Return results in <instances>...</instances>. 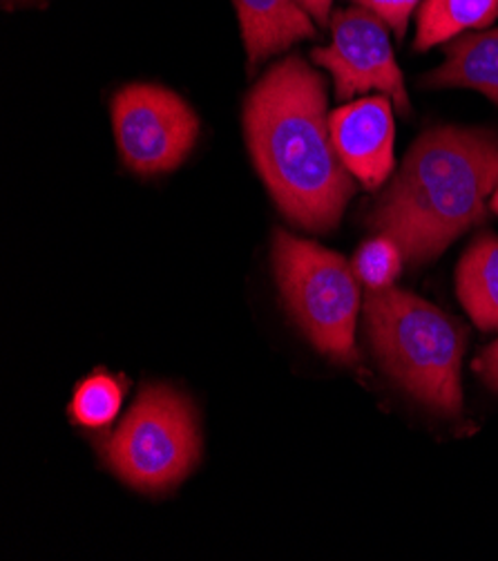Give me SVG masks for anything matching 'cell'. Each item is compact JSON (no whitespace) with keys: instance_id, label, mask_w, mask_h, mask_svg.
<instances>
[{"instance_id":"8fae6325","label":"cell","mask_w":498,"mask_h":561,"mask_svg":"<svg viewBox=\"0 0 498 561\" xmlns=\"http://www.w3.org/2000/svg\"><path fill=\"white\" fill-rule=\"evenodd\" d=\"M456 294L480 331H498V238L483 236L456 268Z\"/></svg>"},{"instance_id":"30bf717a","label":"cell","mask_w":498,"mask_h":561,"mask_svg":"<svg viewBox=\"0 0 498 561\" xmlns=\"http://www.w3.org/2000/svg\"><path fill=\"white\" fill-rule=\"evenodd\" d=\"M422 85L429 90H476L498 105V30L470 32L448 45V59L431 70Z\"/></svg>"},{"instance_id":"4fadbf2b","label":"cell","mask_w":498,"mask_h":561,"mask_svg":"<svg viewBox=\"0 0 498 561\" xmlns=\"http://www.w3.org/2000/svg\"><path fill=\"white\" fill-rule=\"evenodd\" d=\"M124 394V382L117 376L96 371L74 389L70 416L85 430H105L119 416Z\"/></svg>"},{"instance_id":"5b68a950","label":"cell","mask_w":498,"mask_h":561,"mask_svg":"<svg viewBox=\"0 0 498 561\" xmlns=\"http://www.w3.org/2000/svg\"><path fill=\"white\" fill-rule=\"evenodd\" d=\"M105 466L141 492L177 485L199 459L188 401L163 385L141 389L121 425L99 443Z\"/></svg>"},{"instance_id":"ba28073f","label":"cell","mask_w":498,"mask_h":561,"mask_svg":"<svg viewBox=\"0 0 498 561\" xmlns=\"http://www.w3.org/2000/svg\"><path fill=\"white\" fill-rule=\"evenodd\" d=\"M331 141L349 171L367 191L380 188L394 173V103L378 94L351 101L328 115Z\"/></svg>"},{"instance_id":"3957f363","label":"cell","mask_w":498,"mask_h":561,"mask_svg":"<svg viewBox=\"0 0 498 561\" xmlns=\"http://www.w3.org/2000/svg\"><path fill=\"white\" fill-rule=\"evenodd\" d=\"M364 327L382 369L409 397L445 416L461 412L467 331L459 320L392 285L367 291Z\"/></svg>"},{"instance_id":"ac0fdd59","label":"cell","mask_w":498,"mask_h":561,"mask_svg":"<svg viewBox=\"0 0 498 561\" xmlns=\"http://www.w3.org/2000/svg\"><path fill=\"white\" fill-rule=\"evenodd\" d=\"M491 208L498 213V188H496L494 195H491Z\"/></svg>"},{"instance_id":"8992f818","label":"cell","mask_w":498,"mask_h":561,"mask_svg":"<svg viewBox=\"0 0 498 561\" xmlns=\"http://www.w3.org/2000/svg\"><path fill=\"white\" fill-rule=\"evenodd\" d=\"M113 126L126 165L139 175L175 171L199 135L197 115L188 103L171 90L148 83L117 92Z\"/></svg>"},{"instance_id":"52a82bcc","label":"cell","mask_w":498,"mask_h":561,"mask_svg":"<svg viewBox=\"0 0 498 561\" xmlns=\"http://www.w3.org/2000/svg\"><path fill=\"white\" fill-rule=\"evenodd\" d=\"M313 61L331 72L340 101L380 92L396 110L409 112V94L394 45L375 14L351 5L331 16V43L313 49Z\"/></svg>"},{"instance_id":"7c38bea8","label":"cell","mask_w":498,"mask_h":561,"mask_svg":"<svg viewBox=\"0 0 498 561\" xmlns=\"http://www.w3.org/2000/svg\"><path fill=\"white\" fill-rule=\"evenodd\" d=\"M498 19V0H422L416 12L418 51L431 49L470 32H480Z\"/></svg>"},{"instance_id":"277c9868","label":"cell","mask_w":498,"mask_h":561,"mask_svg":"<svg viewBox=\"0 0 498 561\" xmlns=\"http://www.w3.org/2000/svg\"><path fill=\"white\" fill-rule=\"evenodd\" d=\"M273 264L285 302L309 341L328 358L356 363L362 283L354 264L285 231L275 233Z\"/></svg>"},{"instance_id":"9c48e42d","label":"cell","mask_w":498,"mask_h":561,"mask_svg":"<svg viewBox=\"0 0 498 561\" xmlns=\"http://www.w3.org/2000/svg\"><path fill=\"white\" fill-rule=\"evenodd\" d=\"M233 3L253 66L315 34L313 19L300 5V0H233Z\"/></svg>"},{"instance_id":"e0dca14e","label":"cell","mask_w":498,"mask_h":561,"mask_svg":"<svg viewBox=\"0 0 498 561\" xmlns=\"http://www.w3.org/2000/svg\"><path fill=\"white\" fill-rule=\"evenodd\" d=\"M300 5L320 25H328L331 23V5H334V0H300Z\"/></svg>"},{"instance_id":"6da1fadb","label":"cell","mask_w":498,"mask_h":561,"mask_svg":"<svg viewBox=\"0 0 498 561\" xmlns=\"http://www.w3.org/2000/svg\"><path fill=\"white\" fill-rule=\"evenodd\" d=\"M244 128L280 210L306 231L336 229L356 186L331 141L324 79L298 56L273 66L246 99Z\"/></svg>"},{"instance_id":"5bb4252c","label":"cell","mask_w":498,"mask_h":561,"mask_svg":"<svg viewBox=\"0 0 498 561\" xmlns=\"http://www.w3.org/2000/svg\"><path fill=\"white\" fill-rule=\"evenodd\" d=\"M403 260L405 257L394 240L378 236L358 249L354 271L367 289H384L394 285Z\"/></svg>"},{"instance_id":"9a60e30c","label":"cell","mask_w":498,"mask_h":561,"mask_svg":"<svg viewBox=\"0 0 498 561\" xmlns=\"http://www.w3.org/2000/svg\"><path fill=\"white\" fill-rule=\"evenodd\" d=\"M351 3L375 14L398 38H403L422 0H351Z\"/></svg>"},{"instance_id":"2e32d148","label":"cell","mask_w":498,"mask_h":561,"mask_svg":"<svg viewBox=\"0 0 498 561\" xmlns=\"http://www.w3.org/2000/svg\"><path fill=\"white\" fill-rule=\"evenodd\" d=\"M474 371L483 378V382L498 391V341L494 345H489L474 363Z\"/></svg>"},{"instance_id":"7a4b0ae2","label":"cell","mask_w":498,"mask_h":561,"mask_svg":"<svg viewBox=\"0 0 498 561\" xmlns=\"http://www.w3.org/2000/svg\"><path fill=\"white\" fill-rule=\"evenodd\" d=\"M498 188V137L470 128L420 135L369 215V227L425 264L485 217Z\"/></svg>"}]
</instances>
